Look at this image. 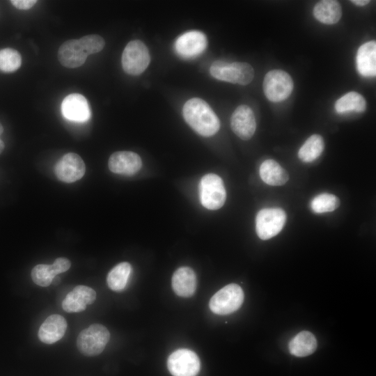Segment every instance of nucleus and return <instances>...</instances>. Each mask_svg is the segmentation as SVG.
Returning <instances> with one entry per match:
<instances>
[{"label":"nucleus","mask_w":376,"mask_h":376,"mask_svg":"<svg viewBox=\"0 0 376 376\" xmlns=\"http://www.w3.org/2000/svg\"><path fill=\"white\" fill-rule=\"evenodd\" d=\"M182 114L189 126L201 136H212L219 129L218 117L202 99L195 97L187 101L183 106Z\"/></svg>","instance_id":"f257e3e1"},{"label":"nucleus","mask_w":376,"mask_h":376,"mask_svg":"<svg viewBox=\"0 0 376 376\" xmlns=\"http://www.w3.org/2000/svg\"><path fill=\"white\" fill-rule=\"evenodd\" d=\"M210 72L217 79L240 85L249 84L254 77L253 67L243 62L216 61L210 66Z\"/></svg>","instance_id":"f03ea898"},{"label":"nucleus","mask_w":376,"mask_h":376,"mask_svg":"<svg viewBox=\"0 0 376 376\" xmlns=\"http://www.w3.org/2000/svg\"><path fill=\"white\" fill-rule=\"evenodd\" d=\"M110 338L109 330L102 324H93L83 329L77 340V346L81 353L92 357L100 354Z\"/></svg>","instance_id":"7ed1b4c3"},{"label":"nucleus","mask_w":376,"mask_h":376,"mask_svg":"<svg viewBox=\"0 0 376 376\" xmlns=\"http://www.w3.org/2000/svg\"><path fill=\"white\" fill-rule=\"evenodd\" d=\"M244 292L240 285L235 283L228 284L210 299V310L217 315H227L239 309L244 301Z\"/></svg>","instance_id":"20e7f679"},{"label":"nucleus","mask_w":376,"mask_h":376,"mask_svg":"<svg viewBox=\"0 0 376 376\" xmlns=\"http://www.w3.org/2000/svg\"><path fill=\"white\" fill-rule=\"evenodd\" d=\"M199 191L201 202L208 210H218L226 201V192L223 180L216 174L205 175L201 180Z\"/></svg>","instance_id":"39448f33"},{"label":"nucleus","mask_w":376,"mask_h":376,"mask_svg":"<svg viewBox=\"0 0 376 376\" xmlns=\"http://www.w3.org/2000/svg\"><path fill=\"white\" fill-rule=\"evenodd\" d=\"M150 61L147 47L139 40L128 42L123 52L121 58L124 71L131 75L141 74L148 66Z\"/></svg>","instance_id":"423d86ee"},{"label":"nucleus","mask_w":376,"mask_h":376,"mask_svg":"<svg viewBox=\"0 0 376 376\" xmlns=\"http://www.w3.org/2000/svg\"><path fill=\"white\" fill-rule=\"evenodd\" d=\"M263 86L266 97L271 102H277L290 96L293 89V81L285 71L272 70L266 74Z\"/></svg>","instance_id":"0eeeda50"},{"label":"nucleus","mask_w":376,"mask_h":376,"mask_svg":"<svg viewBox=\"0 0 376 376\" xmlns=\"http://www.w3.org/2000/svg\"><path fill=\"white\" fill-rule=\"evenodd\" d=\"M286 221V214L281 208H264L256 217V230L259 238L269 240L278 235Z\"/></svg>","instance_id":"6e6552de"},{"label":"nucleus","mask_w":376,"mask_h":376,"mask_svg":"<svg viewBox=\"0 0 376 376\" xmlns=\"http://www.w3.org/2000/svg\"><path fill=\"white\" fill-rule=\"evenodd\" d=\"M197 354L188 349H179L168 358L167 367L173 376H196L200 370Z\"/></svg>","instance_id":"1a4fd4ad"},{"label":"nucleus","mask_w":376,"mask_h":376,"mask_svg":"<svg viewBox=\"0 0 376 376\" xmlns=\"http://www.w3.org/2000/svg\"><path fill=\"white\" fill-rule=\"evenodd\" d=\"M54 171L60 180L69 183L75 182L84 176L86 166L79 155L69 152L57 162Z\"/></svg>","instance_id":"9d476101"},{"label":"nucleus","mask_w":376,"mask_h":376,"mask_svg":"<svg viewBox=\"0 0 376 376\" xmlns=\"http://www.w3.org/2000/svg\"><path fill=\"white\" fill-rule=\"evenodd\" d=\"M230 127L241 139H250L256 128V118L251 109L244 104L237 107L231 116Z\"/></svg>","instance_id":"9b49d317"},{"label":"nucleus","mask_w":376,"mask_h":376,"mask_svg":"<svg viewBox=\"0 0 376 376\" xmlns=\"http://www.w3.org/2000/svg\"><path fill=\"white\" fill-rule=\"evenodd\" d=\"M205 35L198 31H191L181 35L176 40L175 49L184 58H192L201 54L207 47Z\"/></svg>","instance_id":"f8f14e48"},{"label":"nucleus","mask_w":376,"mask_h":376,"mask_svg":"<svg viewBox=\"0 0 376 376\" xmlns=\"http://www.w3.org/2000/svg\"><path fill=\"white\" fill-rule=\"evenodd\" d=\"M109 168L114 173L133 175L142 166L139 155L131 151H118L113 152L109 159Z\"/></svg>","instance_id":"ddd939ff"},{"label":"nucleus","mask_w":376,"mask_h":376,"mask_svg":"<svg viewBox=\"0 0 376 376\" xmlns=\"http://www.w3.org/2000/svg\"><path fill=\"white\" fill-rule=\"evenodd\" d=\"M63 116L75 122H84L91 117V110L87 100L79 93L66 96L61 104Z\"/></svg>","instance_id":"4468645a"},{"label":"nucleus","mask_w":376,"mask_h":376,"mask_svg":"<svg viewBox=\"0 0 376 376\" xmlns=\"http://www.w3.org/2000/svg\"><path fill=\"white\" fill-rule=\"evenodd\" d=\"M95 299L96 292L93 289L86 285H77L63 300L62 308L67 313L81 312Z\"/></svg>","instance_id":"2eb2a0df"},{"label":"nucleus","mask_w":376,"mask_h":376,"mask_svg":"<svg viewBox=\"0 0 376 376\" xmlns=\"http://www.w3.org/2000/svg\"><path fill=\"white\" fill-rule=\"evenodd\" d=\"M87 56L79 40L72 39L64 42L58 51V61L62 65L69 68L82 65Z\"/></svg>","instance_id":"dca6fc26"},{"label":"nucleus","mask_w":376,"mask_h":376,"mask_svg":"<svg viewBox=\"0 0 376 376\" xmlns=\"http://www.w3.org/2000/svg\"><path fill=\"white\" fill-rule=\"evenodd\" d=\"M67 329L65 319L58 314L51 315L46 318L38 330V338L46 344H52L61 339Z\"/></svg>","instance_id":"f3484780"},{"label":"nucleus","mask_w":376,"mask_h":376,"mask_svg":"<svg viewBox=\"0 0 376 376\" xmlns=\"http://www.w3.org/2000/svg\"><path fill=\"white\" fill-rule=\"evenodd\" d=\"M197 280L194 270L189 267L178 268L172 276L175 293L182 297H191L196 289Z\"/></svg>","instance_id":"a211bd4d"},{"label":"nucleus","mask_w":376,"mask_h":376,"mask_svg":"<svg viewBox=\"0 0 376 376\" xmlns=\"http://www.w3.org/2000/svg\"><path fill=\"white\" fill-rule=\"evenodd\" d=\"M357 68L363 77H375L376 75V42L369 41L358 49L356 57Z\"/></svg>","instance_id":"6ab92c4d"},{"label":"nucleus","mask_w":376,"mask_h":376,"mask_svg":"<svg viewBox=\"0 0 376 376\" xmlns=\"http://www.w3.org/2000/svg\"><path fill=\"white\" fill-rule=\"evenodd\" d=\"M315 336L308 331H303L295 336L289 342L290 353L295 357H304L313 354L317 348Z\"/></svg>","instance_id":"aec40b11"},{"label":"nucleus","mask_w":376,"mask_h":376,"mask_svg":"<svg viewBox=\"0 0 376 376\" xmlns=\"http://www.w3.org/2000/svg\"><path fill=\"white\" fill-rule=\"evenodd\" d=\"M260 176L263 182L272 186L283 185L289 179L286 171L273 159H267L261 164Z\"/></svg>","instance_id":"412c9836"},{"label":"nucleus","mask_w":376,"mask_h":376,"mask_svg":"<svg viewBox=\"0 0 376 376\" xmlns=\"http://www.w3.org/2000/svg\"><path fill=\"white\" fill-rule=\"evenodd\" d=\"M342 15L340 3L334 0L319 1L313 8V15L319 22L326 24L337 23Z\"/></svg>","instance_id":"4be33fe9"},{"label":"nucleus","mask_w":376,"mask_h":376,"mask_svg":"<svg viewBox=\"0 0 376 376\" xmlns=\"http://www.w3.org/2000/svg\"><path fill=\"white\" fill-rule=\"evenodd\" d=\"M131 271L132 267L127 262L120 263L113 267L107 277L109 288L115 292L123 291L127 285Z\"/></svg>","instance_id":"5701e85b"},{"label":"nucleus","mask_w":376,"mask_h":376,"mask_svg":"<svg viewBox=\"0 0 376 376\" xmlns=\"http://www.w3.org/2000/svg\"><path fill=\"white\" fill-rule=\"evenodd\" d=\"M366 109V101L357 92H349L340 97L335 104V110L338 113L348 111L363 112Z\"/></svg>","instance_id":"b1692460"},{"label":"nucleus","mask_w":376,"mask_h":376,"mask_svg":"<svg viewBox=\"0 0 376 376\" xmlns=\"http://www.w3.org/2000/svg\"><path fill=\"white\" fill-rule=\"evenodd\" d=\"M324 147L323 138L319 134H313L299 148L298 157L304 162H311L322 154Z\"/></svg>","instance_id":"393cba45"},{"label":"nucleus","mask_w":376,"mask_h":376,"mask_svg":"<svg viewBox=\"0 0 376 376\" xmlns=\"http://www.w3.org/2000/svg\"><path fill=\"white\" fill-rule=\"evenodd\" d=\"M340 203V201L336 196L323 193L312 200L311 207L315 213H324L335 210L339 207Z\"/></svg>","instance_id":"a878e982"},{"label":"nucleus","mask_w":376,"mask_h":376,"mask_svg":"<svg viewBox=\"0 0 376 376\" xmlns=\"http://www.w3.org/2000/svg\"><path fill=\"white\" fill-rule=\"evenodd\" d=\"M22 56L15 49L4 48L0 50V70L4 72H13L19 68Z\"/></svg>","instance_id":"bb28decb"},{"label":"nucleus","mask_w":376,"mask_h":376,"mask_svg":"<svg viewBox=\"0 0 376 376\" xmlns=\"http://www.w3.org/2000/svg\"><path fill=\"white\" fill-rule=\"evenodd\" d=\"M31 275L33 281L41 287L49 286L56 276L52 265L44 264L36 265L33 268Z\"/></svg>","instance_id":"cd10ccee"},{"label":"nucleus","mask_w":376,"mask_h":376,"mask_svg":"<svg viewBox=\"0 0 376 376\" xmlns=\"http://www.w3.org/2000/svg\"><path fill=\"white\" fill-rule=\"evenodd\" d=\"M79 40L88 56L100 52L105 45L103 38L95 34L85 36Z\"/></svg>","instance_id":"c85d7f7f"},{"label":"nucleus","mask_w":376,"mask_h":376,"mask_svg":"<svg viewBox=\"0 0 376 376\" xmlns=\"http://www.w3.org/2000/svg\"><path fill=\"white\" fill-rule=\"evenodd\" d=\"M70 261L65 258H58L52 265V269L56 275L65 272L70 267Z\"/></svg>","instance_id":"c756f323"},{"label":"nucleus","mask_w":376,"mask_h":376,"mask_svg":"<svg viewBox=\"0 0 376 376\" xmlns=\"http://www.w3.org/2000/svg\"><path fill=\"white\" fill-rule=\"evenodd\" d=\"M11 3L17 9L28 10L32 8L36 3V0H12Z\"/></svg>","instance_id":"7c9ffc66"},{"label":"nucleus","mask_w":376,"mask_h":376,"mask_svg":"<svg viewBox=\"0 0 376 376\" xmlns=\"http://www.w3.org/2000/svg\"><path fill=\"white\" fill-rule=\"evenodd\" d=\"M351 2L356 4V5H357V6H365V5L368 4L370 2V1H368V0H352Z\"/></svg>","instance_id":"2f4dec72"},{"label":"nucleus","mask_w":376,"mask_h":376,"mask_svg":"<svg viewBox=\"0 0 376 376\" xmlns=\"http://www.w3.org/2000/svg\"><path fill=\"white\" fill-rule=\"evenodd\" d=\"M4 149V143L0 139V154L2 152V151Z\"/></svg>","instance_id":"473e14b6"}]
</instances>
